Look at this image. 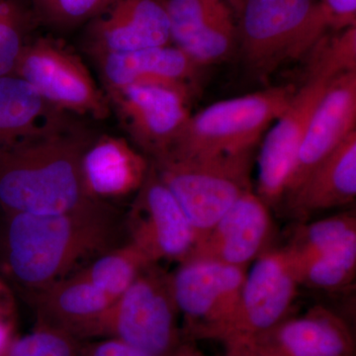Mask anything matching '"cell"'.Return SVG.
<instances>
[{
	"mask_svg": "<svg viewBox=\"0 0 356 356\" xmlns=\"http://www.w3.org/2000/svg\"><path fill=\"white\" fill-rule=\"evenodd\" d=\"M125 234L126 220L103 201L57 214L0 213V270L25 294H34L128 242Z\"/></svg>",
	"mask_w": 356,
	"mask_h": 356,
	"instance_id": "6da1fadb",
	"label": "cell"
},
{
	"mask_svg": "<svg viewBox=\"0 0 356 356\" xmlns=\"http://www.w3.org/2000/svg\"><path fill=\"white\" fill-rule=\"evenodd\" d=\"M98 134L86 119L0 147V213L57 214L90 202L81 159Z\"/></svg>",
	"mask_w": 356,
	"mask_h": 356,
	"instance_id": "7a4b0ae2",
	"label": "cell"
},
{
	"mask_svg": "<svg viewBox=\"0 0 356 356\" xmlns=\"http://www.w3.org/2000/svg\"><path fill=\"white\" fill-rule=\"evenodd\" d=\"M254 152L165 154L152 159L159 179L188 218L197 240L245 193L252 191Z\"/></svg>",
	"mask_w": 356,
	"mask_h": 356,
	"instance_id": "3957f363",
	"label": "cell"
},
{
	"mask_svg": "<svg viewBox=\"0 0 356 356\" xmlns=\"http://www.w3.org/2000/svg\"><path fill=\"white\" fill-rule=\"evenodd\" d=\"M327 29L315 0H245L238 42L248 70L264 81L287 60L309 53Z\"/></svg>",
	"mask_w": 356,
	"mask_h": 356,
	"instance_id": "277c9868",
	"label": "cell"
},
{
	"mask_svg": "<svg viewBox=\"0 0 356 356\" xmlns=\"http://www.w3.org/2000/svg\"><path fill=\"white\" fill-rule=\"evenodd\" d=\"M296 89L293 86H274L214 103L191 115L165 154H231L254 151L262 134L287 108Z\"/></svg>",
	"mask_w": 356,
	"mask_h": 356,
	"instance_id": "5b68a950",
	"label": "cell"
},
{
	"mask_svg": "<svg viewBox=\"0 0 356 356\" xmlns=\"http://www.w3.org/2000/svg\"><path fill=\"white\" fill-rule=\"evenodd\" d=\"M178 315L170 274L153 264L109 309L102 337L119 339L154 356H175L187 343L178 327Z\"/></svg>",
	"mask_w": 356,
	"mask_h": 356,
	"instance_id": "8992f818",
	"label": "cell"
},
{
	"mask_svg": "<svg viewBox=\"0 0 356 356\" xmlns=\"http://www.w3.org/2000/svg\"><path fill=\"white\" fill-rule=\"evenodd\" d=\"M14 74L65 113L95 121L106 120L112 115L106 93L83 60L54 35L33 37Z\"/></svg>",
	"mask_w": 356,
	"mask_h": 356,
	"instance_id": "52a82bcc",
	"label": "cell"
},
{
	"mask_svg": "<svg viewBox=\"0 0 356 356\" xmlns=\"http://www.w3.org/2000/svg\"><path fill=\"white\" fill-rule=\"evenodd\" d=\"M247 267L187 259L170 274L175 305L191 339L220 341L233 320Z\"/></svg>",
	"mask_w": 356,
	"mask_h": 356,
	"instance_id": "ba28073f",
	"label": "cell"
},
{
	"mask_svg": "<svg viewBox=\"0 0 356 356\" xmlns=\"http://www.w3.org/2000/svg\"><path fill=\"white\" fill-rule=\"evenodd\" d=\"M130 142L149 161L163 156L191 117L192 95L159 83H140L105 91Z\"/></svg>",
	"mask_w": 356,
	"mask_h": 356,
	"instance_id": "9c48e42d",
	"label": "cell"
},
{
	"mask_svg": "<svg viewBox=\"0 0 356 356\" xmlns=\"http://www.w3.org/2000/svg\"><path fill=\"white\" fill-rule=\"evenodd\" d=\"M299 284L284 250H267L247 271L235 316L219 341H248L289 317Z\"/></svg>",
	"mask_w": 356,
	"mask_h": 356,
	"instance_id": "30bf717a",
	"label": "cell"
},
{
	"mask_svg": "<svg viewBox=\"0 0 356 356\" xmlns=\"http://www.w3.org/2000/svg\"><path fill=\"white\" fill-rule=\"evenodd\" d=\"M126 226L129 241L149 261L182 262L195 245V231L170 191L159 179L151 163L144 184L136 193Z\"/></svg>",
	"mask_w": 356,
	"mask_h": 356,
	"instance_id": "8fae6325",
	"label": "cell"
},
{
	"mask_svg": "<svg viewBox=\"0 0 356 356\" xmlns=\"http://www.w3.org/2000/svg\"><path fill=\"white\" fill-rule=\"evenodd\" d=\"M332 79L306 76L305 83L296 89L287 108L267 133L259 154L257 194L269 208L284 198L300 145Z\"/></svg>",
	"mask_w": 356,
	"mask_h": 356,
	"instance_id": "7c38bea8",
	"label": "cell"
},
{
	"mask_svg": "<svg viewBox=\"0 0 356 356\" xmlns=\"http://www.w3.org/2000/svg\"><path fill=\"white\" fill-rule=\"evenodd\" d=\"M83 27V49L90 58L172 44L161 0H117Z\"/></svg>",
	"mask_w": 356,
	"mask_h": 356,
	"instance_id": "4fadbf2b",
	"label": "cell"
},
{
	"mask_svg": "<svg viewBox=\"0 0 356 356\" xmlns=\"http://www.w3.org/2000/svg\"><path fill=\"white\" fill-rule=\"evenodd\" d=\"M273 222L266 202L248 192L202 236L187 259L247 267L266 252ZM186 259V261H187Z\"/></svg>",
	"mask_w": 356,
	"mask_h": 356,
	"instance_id": "5bb4252c",
	"label": "cell"
},
{
	"mask_svg": "<svg viewBox=\"0 0 356 356\" xmlns=\"http://www.w3.org/2000/svg\"><path fill=\"white\" fill-rule=\"evenodd\" d=\"M356 130V70L332 79L312 116L295 159L284 198Z\"/></svg>",
	"mask_w": 356,
	"mask_h": 356,
	"instance_id": "9a60e30c",
	"label": "cell"
},
{
	"mask_svg": "<svg viewBox=\"0 0 356 356\" xmlns=\"http://www.w3.org/2000/svg\"><path fill=\"white\" fill-rule=\"evenodd\" d=\"M247 341L267 356H353L355 353L350 325L323 306L313 307L298 317H288Z\"/></svg>",
	"mask_w": 356,
	"mask_h": 356,
	"instance_id": "2e32d148",
	"label": "cell"
},
{
	"mask_svg": "<svg viewBox=\"0 0 356 356\" xmlns=\"http://www.w3.org/2000/svg\"><path fill=\"white\" fill-rule=\"evenodd\" d=\"M37 324L67 332L79 341L102 337V327L116 300L79 274L29 295Z\"/></svg>",
	"mask_w": 356,
	"mask_h": 356,
	"instance_id": "e0dca14e",
	"label": "cell"
},
{
	"mask_svg": "<svg viewBox=\"0 0 356 356\" xmlns=\"http://www.w3.org/2000/svg\"><path fill=\"white\" fill-rule=\"evenodd\" d=\"M91 60L104 91L133 84L159 83L193 95L201 69L172 44L127 53L104 54Z\"/></svg>",
	"mask_w": 356,
	"mask_h": 356,
	"instance_id": "ac0fdd59",
	"label": "cell"
},
{
	"mask_svg": "<svg viewBox=\"0 0 356 356\" xmlns=\"http://www.w3.org/2000/svg\"><path fill=\"white\" fill-rule=\"evenodd\" d=\"M149 168V159L130 140L103 134L96 136L84 152L81 177L89 197L111 203L137 193Z\"/></svg>",
	"mask_w": 356,
	"mask_h": 356,
	"instance_id": "d6986e66",
	"label": "cell"
},
{
	"mask_svg": "<svg viewBox=\"0 0 356 356\" xmlns=\"http://www.w3.org/2000/svg\"><path fill=\"white\" fill-rule=\"evenodd\" d=\"M356 197V130L308 175L287 199L300 219L348 205Z\"/></svg>",
	"mask_w": 356,
	"mask_h": 356,
	"instance_id": "ffe728a7",
	"label": "cell"
},
{
	"mask_svg": "<svg viewBox=\"0 0 356 356\" xmlns=\"http://www.w3.org/2000/svg\"><path fill=\"white\" fill-rule=\"evenodd\" d=\"M70 117L47 102L22 77L0 76V147L48 132Z\"/></svg>",
	"mask_w": 356,
	"mask_h": 356,
	"instance_id": "44dd1931",
	"label": "cell"
},
{
	"mask_svg": "<svg viewBox=\"0 0 356 356\" xmlns=\"http://www.w3.org/2000/svg\"><path fill=\"white\" fill-rule=\"evenodd\" d=\"M153 264L139 247L128 241L96 257L76 273L117 300Z\"/></svg>",
	"mask_w": 356,
	"mask_h": 356,
	"instance_id": "7402d4cb",
	"label": "cell"
},
{
	"mask_svg": "<svg viewBox=\"0 0 356 356\" xmlns=\"http://www.w3.org/2000/svg\"><path fill=\"white\" fill-rule=\"evenodd\" d=\"M355 273L356 234L294 270L299 286L327 291L350 285L355 280Z\"/></svg>",
	"mask_w": 356,
	"mask_h": 356,
	"instance_id": "603a6c76",
	"label": "cell"
},
{
	"mask_svg": "<svg viewBox=\"0 0 356 356\" xmlns=\"http://www.w3.org/2000/svg\"><path fill=\"white\" fill-rule=\"evenodd\" d=\"M353 234H356L355 215L351 212L341 213L302 225L283 250L294 271Z\"/></svg>",
	"mask_w": 356,
	"mask_h": 356,
	"instance_id": "cb8c5ba5",
	"label": "cell"
},
{
	"mask_svg": "<svg viewBox=\"0 0 356 356\" xmlns=\"http://www.w3.org/2000/svg\"><path fill=\"white\" fill-rule=\"evenodd\" d=\"M40 25L27 0H0V76L14 74Z\"/></svg>",
	"mask_w": 356,
	"mask_h": 356,
	"instance_id": "d4e9b609",
	"label": "cell"
},
{
	"mask_svg": "<svg viewBox=\"0 0 356 356\" xmlns=\"http://www.w3.org/2000/svg\"><path fill=\"white\" fill-rule=\"evenodd\" d=\"M238 43V25L234 20L233 13L229 11L211 21L177 48L202 69L226 60Z\"/></svg>",
	"mask_w": 356,
	"mask_h": 356,
	"instance_id": "484cf974",
	"label": "cell"
},
{
	"mask_svg": "<svg viewBox=\"0 0 356 356\" xmlns=\"http://www.w3.org/2000/svg\"><path fill=\"white\" fill-rule=\"evenodd\" d=\"M40 27L70 33L86 26L117 0H27Z\"/></svg>",
	"mask_w": 356,
	"mask_h": 356,
	"instance_id": "4316f807",
	"label": "cell"
},
{
	"mask_svg": "<svg viewBox=\"0 0 356 356\" xmlns=\"http://www.w3.org/2000/svg\"><path fill=\"white\" fill-rule=\"evenodd\" d=\"M175 47L191 39L211 21L231 11L225 0H161Z\"/></svg>",
	"mask_w": 356,
	"mask_h": 356,
	"instance_id": "83f0119b",
	"label": "cell"
},
{
	"mask_svg": "<svg viewBox=\"0 0 356 356\" xmlns=\"http://www.w3.org/2000/svg\"><path fill=\"white\" fill-rule=\"evenodd\" d=\"M309 53L307 76L336 77L356 70V26L329 38L323 37Z\"/></svg>",
	"mask_w": 356,
	"mask_h": 356,
	"instance_id": "f1b7e54d",
	"label": "cell"
},
{
	"mask_svg": "<svg viewBox=\"0 0 356 356\" xmlns=\"http://www.w3.org/2000/svg\"><path fill=\"white\" fill-rule=\"evenodd\" d=\"M83 341L67 332L37 324L30 334L14 337L3 356H83Z\"/></svg>",
	"mask_w": 356,
	"mask_h": 356,
	"instance_id": "f546056e",
	"label": "cell"
},
{
	"mask_svg": "<svg viewBox=\"0 0 356 356\" xmlns=\"http://www.w3.org/2000/svg\"><path fill=\"white\" fill-rule=\"evenodd\" d=\"M318 4L329 29L341 31L356 26V0H321Z\"/></svg>",
	"mask_w": 356,
	"mask_h": 356,
	"instance_id": "4dcf8cb0",
	"label": "cell"
},
{
	"mask_svg": "<svg viewBox=\"0 0 356 356\" xmlns=\"http://www.w3.org/2000/svg\"><path fill=\"white\" fill-rule=\"evenodd\" d=\"M175 355V356H177ZM83 356H154L139 348H134L130 344L107 337L97 343L86 344L83 348Z\"/></svg>",
	"mask_w": 356,
	"mask_h": 356,
	"instance_id": "1f68e13d",
	"label": "cell"
},
{
	"mask_svg": "<svg viewBox=\"0 0 356 356\" xmlns=\"http://www.w3.org/2000/svg\"><path fill=\"white\" fill-rule=\"evenodd\" d=\"M225 346L224 356H267L247 341H229Z\"/></svg>",
	"mask_w": 356,
	"mask_h": 356,
	"instance_id": "d6a6232c",
	"label": "cell"
},
{
	"mask_svg": "<svg viewBox=\"0 0 356 356\" xmlns=\"http://www.w3.org/2000/svg\"><path fill=\"white\" fill-rule=\"evenodd\" d=\"M3 281L0 280V314L6 311L13 310V300L11 299L8 288Z\"/></svg>",
	"mask_w": 356,
	"mask_h": 356,
	"instance_id": "836d02e7",
	"label": "cell"
},
{
	"mask_svg": "<svg viewBox=\"0 0 356 356\" xmlns=\"http://www.w3.org/2000/svg\"><path fill=\"white\" fill-rule=\"evenodd\" d=\"M177 356H205L198 348L187 341Z\"/></svg>",
	"mask_w": 356,
	"mask_h": 356,
	"instance_id": "e575fe53",
	"label": "cell"
}]
</instances>
